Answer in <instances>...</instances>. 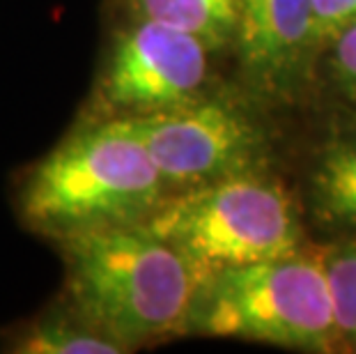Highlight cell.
Wrapping results in <instances>:
<instances>
[{
    "label": "cell",
    "mask_w": 356,
    "mask_h": 354,
    "mask_svg": "<svg viewBox=\"0 0 356 354\" xmlns=\"http://www.w3.org/2000/svg\"><path fill=\"white\" fill-rule=\"evenodd\" d=\"M56 242L70 306L127 352L188 334L200 274L145 221L70 232Z\"/></svg>",
    "instance_id": "obj_1"
},
{
    "label": "cell",
    "mask_w": 356,
    "mask_h": 354,
    "mask_svg": "<svg viewBox=\"0 0 356 354\" xmlns=\"http://www.w3.org/2000/svg\"><path fill=\"white\" fill-rule=\"evenodd\" d=\"M168 193L129 118H99L30 170L19 195L24 221L53 239L118 223H143Z\"/></svg>",
    "instance_id": "obj_2"
},
{
    "label": "cell",
    "mask_w": 356,
    "mask_h": 354,
    "mask_svg": "<svg viewBox=\"0 0 356 354\" xmlns=\"http://www.w3.org/2000/svg\"><path fill=\"white\" fill-rule=\"evenodd\" d=\"M145 223L200 276L290 255L304 246L297 200L264 170L168 191Z\"/></svg>",
    "instance_id": "obj_3"
},
{
    "label": "cell",
    "mask_w": 356,
    "mask_h": 354,
    "mask_svg": "<svg viewBox=\"0 0 356 354\" xmlns=\"http://www.w3.org/2000/svg\"><path fill=\"white\" fill-rule=\"evenodd\" d=\"M188 334L329 350L338 334L320 255L299 248L200 276Z\"/></svg>",
    "instance_id": "obj_4"
},
{
    "label": "cell",
    "mask_w": 356,
    "mask_h": 354,
    "mask_svg": "<svg viewBox=\"0 0 356 354\" xmlns=\"http://www.w3.org/2000/svg\"><path fill=\"white\" fill-rule=\"evenodd\" d=\"M168 191L264 170L269 136L251 108L200 95L175 108L129 118Z\"/></svg>",
    "instance_id": "obj_5"
},
{
    "label": "cell",
    "mask_w": 356,
    "mask_h": 354,
    "mask_svg": "<svg viewBox=\"0 0 356 354\" xmlns=\"http://www.w3.org/2000/svg\"><path fill=\"white\" fill-rule=\"evenodd\" d=\"M207 44L161 21L129 17L106 54L97 99L102 118H143L204 95Z\"/></svg>",
    "instance_id": "obj_6"
},
{
    "label": "cell",
    "mask_w": 356,
    "mask_h": 354,
    "mask_svg": "<svg viewBox=\"0 0 356 354\" xmlns=\"http://www.w3.org/2000/svg\"><path fill=\"white\" fill-rule=\"evenodd\" d=\"M230 47L257 102L290 104L322 54L310 0H239Z\"/></svg>",
    "instance_id": "obj_7"
},
{
    "label": "cell",
    "mask_w": 356,
    "mask_h": 354,
    "mask_svg": "<svg viewBox=\"0 0 356 354\" xmlns=\"http://www.w3.org/2000/svg\"><path fill=\"white\" fill-rule=\"evenodd\" d=\"M308 209L322 228L356 230V129L327 140L308 172Z\"/></svg>",
    "instance_id": "obj_8"
},
{
    "label": "cell",
    "mask_w": 356,
    "mask_h": 354,
    "mask_svg": "<svg viewBox=\"0 0 356 354\" xmlns=\"http://www.w3.org/2000/svg\"><path fill=\"white\" fill-rule=\"evenodd\" d=\"M7 350L17 354H122L118 341L74 311L53 308L21 327Z\"/></svg>",
    "instance_id": "obj_9"
},
{
    "label": "cell",
    "mask_w": 356,
    "mask_h": 354,
    "mask_svg": "<svg viewBox=\"0 0 356 354\" xmlns=\"http://www.w3.org/2000/svg\"><path fill=\"white\" fill-rule=\"evenodd\" d=\"M124 5L129 17L186 30L211 51H221L232 44L239 0H124Z\"/></svg>",
    "instance_id": "obj_10"
},
{
    "label": "cell",
    "mask_w": 356,
    "mask_h": 354,
    "mask_svg": "<svg viewBox=\"0 0 356 354\" xmlns=\"http://www.w3.org/2000/svg\"><path fill=\"white\" fill-rule=\"evenodd\" d=\"M317 255L329 285L338 343H343L356 331V230Z\"/></svg>",
    "instance_id": "obj_11"
},
{
    "label": "cell",
    "mask_w": 356,
    "mask_h": 354,
    "mask_svg": "<svg viewBox=\"0 0 356 354\" xmlns=\"http://www.w3.org/2000/svg\"><path fill=\"white\" fill-rule=\"evenodd\" d=\"M329 77L347 99L356 104V24L340 30L322 49Z\"/></svg>",
    "instance_id": "obj_12"
},
{
    "label": "cell",
    "mask_w": 356,
    "mask_h": 354,
    "mask_svg": "<svg viewBox=\"0 0 356 354\" xmlns=\"http://www.w3.org/2000/svg\"><path fill=\"white\" fill-rule=\"evenodd\" d=\"M315 17V33L324 49L340 30L356 24V0H310Z\"/></svg>",
    "instance_id": "obj_13"
},
{
    "label": "cell",
    "mask_w": 356,
    "mask_h": 354,
    "mask_svg": "<svg viewBox=\"0 0 356 354\" xmlns=\"http://www.w3.org/2000/svg\"><path fill=\"white\" fill-rule=\"evenodd\" d=\"M343 343H347V345H350V348H347V350H350V352H356V331H354V334H350V336H347Z\"/></svg>",
    "instance_id": "obj_14"
}]
</instances>
